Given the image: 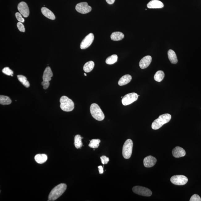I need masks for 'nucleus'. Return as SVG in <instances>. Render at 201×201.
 Wrapping results in <instances>:
<instances>
[{"instance_id": "obj_1", "label": "nucleus", "mask_w": 201, "mask_h": 201, "mask_svg": "<svg viewBox=\"0 0 201 201\" xmlns=\"http://www.w3.org/2000/svg\"><path fill=\"white\" fill-rule=\"evenodd\" d=\"M66 188V184L61 183L58 185L50 192L48 195V201H55L57 200L65 192Z\"/></svg>"}, {"instance_id": "obj_2", "label": "nucleus", "mask_w": 201, "mask_h": 201, "mask_svg": "<svg viewBox=\"0 0 201 201\" xmlns=\"http://www.w3.org/2000/svg\"><path fill=\"white\" fill-rule=\"evenodd\" d=\"M171 118L169 114H165L159 116L158 118L153 121L152 124V128L153 130H157L161 128L164 124L169 122Z\"/></svg>"}, {"instance_id": "obj_3", "label": "nucleus", "mask_w": 201, "mask_h": 201, "mask_svg": "<svg viewBox=\"0 0 201 201\" xmlns=\"http://www.w3.org/2000/svg\"><path fill=\"white\" fill-rule=\"evenodd\" d=\"M60 107L63 111L66 112L71 111L74 108V104L73 101L68 97L63 96L60 100Z\"/></svg>"}, {"instance_id": "obj_4", "label": "nucleus", "mask_w": 201, "mask_h": 201, "mask_svg": "<svg viewBox=\"0 0 201 201\" xmlns=\"http://www.w3.org/2000/svg\"><path fill=\"white\" fill-rule=\"evenodd\" d=\"M90 112L92 116L97 120L101 121L104 119V113L100 107L96 103H93L90 106Z\"/></svg>"}, {"instance_id": "obj_5", "label": "nucleus", "mask_w": 201, "mask_h": 201, "mask_svg": "<svg viewBox=\"0 0 201 201\" xmlns=\"http://www.w3.org/2000/svg\"><path fill=\"white\" fill-rule=\"evenodd\" d=\"M133 148V141L131 139H128L124 143L123 148L122 154L125 159H128L131 157Z\"/></svg>"}, {"instance_id": "obj_6", "label": "nucleus", "mask_w": 201, "mask_h": 201, "mask_svg": "<svg viewBox=\"0 0 201 201\" xmlns=\"http://www.w3.org/2000/svg\"><path fill=\"white\" fill-rule=\"evenodd\" d=\"M138 95L135 92L127 94L123 98L122 104L125 106L131 104L138 99Z\"/></svg>"}, {"instance_id": "obj_7", "label": "nucleus", "mask_w": 201, "mask_h": 201, "mask_svg": "<svg viewBox=\"0 0 201 201\" xmlns=\"http://www.w3.org/2000/svg\"><path fill=\"white\" fill-rule=\"evenodd\" d=\"M132 190L134 193L139 195H142V196L149 197L151 196L152 195V192L151 190L142 186H134Z\"/></svg>"}, {"instance_id": "obj_8", "label": "nucleus", "mask_w": 201, "mask_h": 201, "mask_svg": "<svg viewBox=\"0 0 201 201\" xmlns=\"http://www.w3.org/2000/svg\"><path fill=\"white\" fill-rule=\"evenodd\" d=\"M170 181L172 183L175 185L182 186L187 182L188 179L184 175H176L172 177Z\"/></svg>"}, {"instance_id": "obj_9", "label": "nucleus", "mask_w": 201, "mask_h": 201, "mask_svg": "<svg viewBox=\"0 0 201 201\" xmlns=\"http://www.w3.org/2000/svg\"><path fill=\"white\" fill-rule=\"evenodd\" d=\"M76 10L77 11L82 14H86L91 11L92 8L89 6L86 2H83L78 3L76 6Z\"/></svg>"}, {"instance_id": "obj_10", "label": "nucleus", "mask_w": 201, "mask_h": 201, "mask_svg": "<svg viewBox=\"0 0 201 201\" xmlns=\"http://www.w3.org/2000/svg\"><path fill=\"white\" fill-rule=\"evenodd\" d=\"M94 36L93 34L90 33L84 38L81 42L80 45V48L81 49H85L88 48L93 42Z\"/></svg>"}, {"instance_id": "obj_11", "label": "nucleus", "mask_w": 201, "mask_h": 201, "mask_svg": "<svg viewBox=\"0 0 201 201\" xmlns=\"http://www.w3.org/2000/svg\"><path fill=\"white\" fill-rule=\"evenodd\" d=\"M18 9L20 13H21L23 17L27 18L29 15V9L27 3L24 2H21L19 3L18 6Z\"/></svg>"}, {"instance_id": "obj_12", "label": "nucleus", "mask_w": 201, "mask_h": 201, "mask_svg": "<svg viewBox=\"0 0 201 201\" xmlns=\"http://www.w3.org/2000/svg\"><path fill=\"white\" fill-rule=\"evenodd\" d=\"M157 159L152 156L147 157L144 159V164L145 167L151 168L154 166L157 162Z\"/></svg>"}, {"instance_id": "obj_13", "label": "nucleus", "mask_w": 201, "mask_h": 201, "mask_svg": "<svg viewBox=\"0 0 201 201\" xmlns=\"http://www.w3.org/2000/svg\"><path fill=\"white\" fill-rule=\"evenodd\" d=\"M152 61V58L151 56H146L141 60L139 63V66L142 69L146 68L149 66Z\"/></svg>"}, {"instance_id": "obj_14", "label": "nucleus", "mask_w": 201, "mask_h": 201, "mask_svg": "<svg viewBox=\"0 0 201 201\" xmlns=\"http://www.w3.org/2000/svg\"><path fill=\"white\" fill-rule=\"evenodd\" d=\"M172 153L174 157L176 158H179L185 156L186 153L185 151L182 148L180 147L177 146L173 149Z\"/></svg>"}, {"instance_id": "obj_15", "label": "nucleus", "mask_w": 201, "mask_h": 201, "mask_svg": "<svg viewBox=\"0 0 201 201\" xmlns=\"http://www.w3.org/2000/svg\"><path fill=\"white\" fill-rule=\"evenodd\" d=\"M147 6L149 9H159L163 8L164 5L161 2L158 0H153L148 3Z\"/></svg>"}, {"instance_id": "obj_16", "label": "nucleus", "mask_w": 201, "mask_h": 201, "mask_svg": "<svg viewBox=\"0 0 201 201\" xmlns=\"http://www.w3.org/2000/svg\"><path fill=\"white\" fill-rule=\"evenodd\" d=\"M53 76L52 72L50 67H47L44 70L43 77V81H50L51 80L52 77Z\"/></svg>"}, {"instance_id": "obj_17", "label": "nucleus", "mask_w": 201, "mask_h": 201, "mask_svg": "<svg viewBox=\"0 0 201 201\" xmlns=\"http://www.w3.org/2000/svg\"><path fill=\"white\" fill-rule=\"evenodd\" d=\"M41 11L43 15L48 19L52 20H55L56 19L55 16L53 12L46 7H43L41 9Z\"/></svg>"}, {"instance_id": "obj_18", "label": "nucleus", "mask_w": 201, "mask_h": 201, "mask_svg": "<svg viewBox=\"0 0 201 201\" xmlns=\"http://www.w3.org/2000/svg\"><path fill=\"white\" fill-rule=\"evenodd\" d=\"M132 79V76L129 75H126L123 76L119 80V86H124L128 84L131 81Z\"/></svg>"}, {"instance_id": "obj_19", "label": "nucleus", "mask_w": 201, "mask_h": 201, "mask_svg": "<svg viewBox=\"0 0 201 201\" xmlns=\"http://www.w3.org/2000/svg\"><path fill=\"white\" fill-rule=\"evenodd\" d=\"M168 59L172 64H175L178 62L177 55L173 50L170 49L168 50Z\"/></svg>"}, {"instance_id": "obj_20", "label": "nucleus", "mask_w": 201, "mask_h": 201, "mask_svg": "<svg viewBox=\"0 0 201 201\" xmlns=\"http://www.w3.org/2000/svg\"><path fill=\"white\" fill-rule=\"evenodd\" d=\"M34 159L38 163L42 164L46 161L48 157L45 154H39L35 156Z\"/></svg>"}, {"instance_id": "obj_21", "label": "nucleus", "mask_w": 201, "mask_h": 201, "mask_svg": "<svg viewBox=\"0 0 201 201\" xmlns=\"http://www.w3.org/2000/svg\"><path fill=\"white\" fill-rule=\"evenodd\" d=\"M124 34L120 32H115L112 33L111 35V39L113 41L121 40L124 38Z\"/></svg>"}, {"instance_id": "obj_22", "label": "nucleus", "mask_w": 201, "mask_h": 201, "mask_svg": "<svg viewBox=\"0 0 201 201\" xmlns=\"http://www.w3.org/2000/svg\"><path fill=\"white\" fill-rule=\"evenodd\" d=\"M95 63L93 61H89L85 64L83 69H84L85 72H86V73H89V72H91L93 69Z\"/></svg>"}, {"instance_id": "obj_23", "label": "nucleus", "mask_w": 201, "mask_h": 201, "mask_svg": "<svg viewBox=\"0 0 201 201\" xmlns=\"http://www.w3.org/2000/svg\"><path fill=\"white\" fill-rule=\"evenodd\" d=\"M82 137L80 135H76L74 138V144L77 149H79L82 147L83 145L82 142Z\"/></svg>"}, {"instance_id": "obj_24", "label": "nucleus", "mask_w": 201, "mask_h": 201, "mask_svg": "<svg viewBox=\"0 0 201 201\" xmlns=\"http://www.w3.org/2000/svg\"><path fill=\"white\" fill-rule=\"evenodd\" d=\"M165 77L164 72L162 70H159L155 74L154 79L155 81L158 82H161L164 79Z\"/></svg>"}, {"instance_id": "obj_25", "label": "nucleus", "mask_w": 201, "mask_h": 201, "mask_svg": "<svg viewBox=\"0 0 201 201\" xmlns=\"http://www.w3.org/2000/svg\"><path fill=\"white\" fill-rule=\"evenodd\" d=\"M17 77L19 82H20L25 87H29L30 83L27 80L26 77L22 75H19L17 76Z\"/></svg>"}, {"instance_id": "obj_26", "label": "nucleus", "mask_w": 201, "mask_h": 201, "mask_svg": "<svg viewBox=\"0 0 201 201\" xmlns=\"http://www.w3.org/2000/svg\"><path fill=\"white\" fill-rule=\"evenodd\" d=\"M12 103V101L8 97L6 96H0V104L2 105H7L10 104Z\"/></svg>"}, {"instance_id": "obj_27", "label": "nucleus", "mask_w": 201, "mask_h": 201, "mask_svg": "<svg viewBox=\"0 0 201 201\" xmlns=\"http://www.w3.org/2000/svg\"><path fill=\"white\" fill-rule=\"evenodd\" d=\"M117 60V56L116 55H113L108 57L106 60V62L107 64L113 65L116 62Z\"/></svg>"}, {"instance_id": "obj_28", "label": "nucleus", "mask_w": 201, "mask_h": 201, "mask_svg": "<svg viewBox=\"0 0 201 201\" xmlns=\"http://www.w3.org/2000/svg\"><path fill=\"white\" fill-rule=\"evenodd\" d=\"M101 142V140L99 139H93L90 141L89 146L90 147L96 149L98 148L99 143Z\"/></svg>"}, {"instance_id": "obj_29", "label": "nucleus", "mask_w": 201, "mask_h": 201, "mask_svg": "<svg viewBox=\"0 0 201 201\" xmlns=\"http://www.w3.org/2000/svg\"><path fill=\"white\" fill-rule=\"evenodd\" d=\"M2 72L5 75L8 76H11L12 77L13 74L14 73L13 72L12 70L10 69L9 67H5V68L3 69Z\"/></svg>"}, {"instance_id": "obj_30", "label": "nucleus", "mask_w": 201, "mask_h": 201, "mask_svg": "<svg viewBox=\"0 0 201 201\" xmlns=\"http://www.w3.org/2000/svg\"><path fill=\"white\" fill-rule=\"evenodd\" d=\"M15 16L17 18L18 21L21 23H24L25 21L24 19L22 17V15H21V13L19 12H17L15 14Z\"/></svg>"}, {"instance_id": "obj_31", "label": "nucleus", "mask_w": 201, "mask_h": 201, "mask_svg": "<svg viewBox=\"0 0 201 201\" xmlns=\"http://www.w3.org/2000/svg\"><path fill=\"white\" fill-rule=\"evenodd\" d=\"M101 162L103 164H106L109 161V159L106 156H103L100 157Z\"/></svg>"}, {"instance_id": "obj_32", "label": "nucleus", "mask_w": 201, "mask_h": 201, "mask_svg": "<svg viewBox=\"0 0 201 201\" xmlns=\"http://www.w3.org/2000/svg\"><path fill=\"white\" fill-rule=\"evenodd\" d=\"M190 201H201V199L200 197L198 195L195 194L192 197L191 199H190Z\"/></svg>"}, {"instance_id": "obj_33", "label": "nucleus", "mask_w": 201, "mask_h": 201, "mask_svg": "<svg viewBox=\"0 0 201 201\" xmlns=\"http://www.w3.org/2000/svg\"><path fill=\"white\" fill-rule=\"evenodd\" d=\"M17 26L18 29H19V30L21 32H25V28L24 25H23L22 23L19 22L17 23Z\"/></svg>"}, {"instance_id": "obj_34", "label": "nucleus", "mask_w": 201, "mask_h": 201, "mask_svg": "<svg viewBox=\"0 0 201 201\" xmlns=\"http://www.w3.org/2000/svg\"><path fill=\"white\" fill-rule=\"evenodd\" d=\"M41 85L43 86V89L44 90H46L48 88V87L49 86V81H43L42 83H41Z\"/></svg>"}, {"instance_id": "obj_35", "label": "nucleus", "mask_w": 201, "mask_h": 201, "mask_svg": "<svg viewBox=\"0 0 201 201\" xmlns=\"http://www.w3.org/2000/svg\"><path fill=\"white\" fill-rule=\"evenodd\" d=\"M98 168L99 174H102L104 173V170H103V168L102 166H99Z\"/></svg>"}, {"instance_id": "obj_36", "label": "nucleus", "mask_w": 201, "mask_h": 201, "mask_svg": "<svg viewBox=\"0 0 201 201\" xmlns=\"http://www.w3.org/2000/svg\"><path fill=\"white\" fill-rule=\"evenodd\" d=\"M106 1L108 4L111 5L113 4L115 0H106Z\"/></svg>"}, {"instance_id": "obj_37", "label": "nucleus", "mask_w": 201, "mask_h": 201, "mask_svg": "<svg viewBox=\"0 0 201 201\" xmlns=\"http://www.w3.org/2000/svg\"><path fill=\"white\" fill-rule=\"evenodd\" d=\"M84 75H85V76H87L86 74V73H84Z\"/></svg>"}]
</instances>
